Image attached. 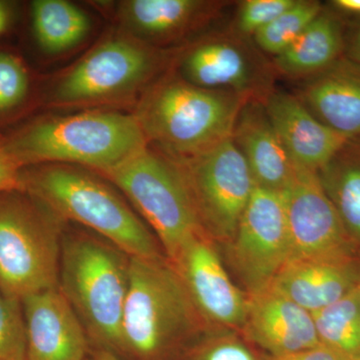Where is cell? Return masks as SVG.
<instances>
[{"label":"cell","mask_w":360,"mask_h":360,"mask_svg":"<svg viewBox=\"0 0 360 360\" xmlns=\"http://www.w3.org/2000/svg\"><path fill=\"white\" fill-rule=\"evenodd\" d=\"M4 146L23 168L58 163L101 174L148 143L134 115L92 110L37 120Z\"/></svg>","instance_id":"1"},{"label":"cell","mask_w":360,"mask_h":360,"mask_svg":"<svg viewBox=\"0 0 360 360\" xmlns=\"http://www.w3.org/2000/svg\"><path fill=\"white\" fill-rule=\"evenodd\" d=\"M245 97L201 89L177 75L155 80L134 113L148 146L168 158H187L231 137Z\"/></svg>","instance_id":"2"},{"label":"cell","mask_w":360,"mask_h":360,"mask_svg":"<svg viewBox=\"0 0 360 360\" xmlns=\"http://www.w3.org/2000/svg\"><path fill=\"white\" fill-rule=\"evenodd\" d=\"M22 191L63 221L84 225L130 257H163L160 243L141 217L87 170L58 163L25 167Z\"/></svg>","instance_id":"3"},{"label":"cell","mask_w":360,"mask_h":360,"mask_svg":"<svg viewBox=\"0 0 360 360\" xmlns=\"http://www.w3.org/2000/svg\"><path fill=\"white\" fill-rule=\"evenodd\" d=\"M130 257L103 238L85 233L61 238L58 288L89 340L120 354L129 288Z\"/></svg>","instance_id":"4"},{"label":"cell","mask_w":360,"mask_h":360,"mask_svg":"<svg viewBox=\"0 0 360 360\" xmlns=\"http://www.w3.org/2000/svg\"><path fill=\"white\" fill-rule=\"evenodd\" d=\"M205 326L174 265L165 257H130L120 352L158 360Z\"/></svg>","instance_id":"5"},{"label":"cell","mask_w":360,"mask_h":360,"mask_svg":"<svg viewBox=\"0 0 360 360\" xmlns=\"http://www.w3.org/2000/svg\"><path fill=\"white\" fill-rule=\"evenodd\" d=\"M63 221L22 191L0 193V291L22 300L58 288Z\"/></svg>","instance_id":"6"},{"label":"cell","mask_w":360,"mask_h":360,"mask_svg":"<svg viewBox=\"0 0 360 360\" xmlns=\"http://www.w3.org/2000/svg\"><path fill=\"white\" fill-rule=\"evenodd\" d=\"M101 174L148 222L169 262L191 239L206 233L179 168L150 146Z\"/></svg>","instance_id":"7"},{"label":"cell","mask_w":360,"mask_h":360,"mask_svg":"<svg viewBox=\"0 0 360 360\" xmlns=\"http://www.w3.org/2000/svg\"><path fill=\"white\" fill-rule=\"evenodd\" d=\"M170 59L127 33L104 40L56 85L58 106L112 105L141 97Z\"/></svg>","instance_id":"8"},{"label":"cell","mask_w":360,"mask_h":360,"mask_svg":"<svg viewBox=\"0 0 360 360\" xmlns=\"http://www.w3.org/2000/svg\"><path fill=\"white\" fill-rule=\"evenodd\" d=\"M169 160L184 177L207 236L231 243L255 186L231 137L195 155Z\"/></svg>","instance_id":"9"},{"label":"cell","mask_w":360,"mask_h":360,"mask_svg":"<svg viewBox=\"0 0 360 360\" xmlns=\"http://www.w3.org/2000/svg\"><path fill=\"white\" fill-rule=\"evenodd\" d=\"M177 75L189 84L231 92L264 103L274 91L276 72L252 39L227 30L201 39L182 49Z\"/></svg>","instance_id":"10"},{"label":"cell","mask_w":360,"mask_h":360,"mask_svg":"<svg viewBox=\"0 0 360 360\" xmlns=\"http://www.w3.org/2000/svg\"><path fill=\"white\" fill-rule=\"evenodd\" d=\"M229 245L232 265L248 288V295L269 288L290 258L281 193L255 186Z\"/></svg>","instance_id":"11"},{"label":"cell","mask_w":360,"mask_h":360,"mask_svg":"<svg viewBox=\"0 0 360 360\" xmlns=\"http://www.w3.org/2000/svg\"><path fill=\"white\" fill-rule=\"evenodd\" d=\"M281 196L290 233V260L356 257L359 245L348 233L317 172L297 167Z\"/></svg>","instance_id":"12"},{"label":"cell","mask_w":360,"mask_h":360,"mask_svg":"<svg viewBox=\"0 0 360 360\" xmlns=\"http://www.w3.org/2000/svg\"><path fill=\"white\" fill-rule=\"evenodd\" d=\"M169 262L205 324L243 328L248 295L232 283L213 245V239L206 233L200 234Z\"/></svg>","instance_id":"13"},{"label":"cell","mask_w":360,"mask_h":360,"mask_svg":"<svg viewBox=\"0 0 360 360\" xmlns=\"http://www.w3.org/2000/svg\"><path fill=\"white\" fill-rule=\"evenodd\" d=\"M26 330L25 360H86L89 335L59 288L21 300Z\"/></svg>","instance_id":"14"},{"label":"cell","mask_w":360,"mask_h":360,"mask_svg":"<svg viewBox=\"0 0 360 360\" xmlns=\"http://www.w3.org/2000/svg\"><path fill=\"white\" fill-rule=\"evenodd\" d=\"M231 2L214 0H123L116 16L127 34L161 49L217 20Z\"/></svg>","instance_id":"15"},{"label":"cell","mask_w":360,"mask_h":360,"mask_svg":"<svg viewBox=\"0 0 360 360\" xmlns=\"http://www.w3.org/2000/svg\"><path fill=\"white\" fill-rule=\"evenodd\" d=\"M264 103L296 167L319 172L350 139L315 117L295 94L274 89Z\"/></svg>","instance_id":"16"},{"label":"cell","mask_w":360,"mask_h":360,"mask_svg":"<svg viewBox=\"0 0 360 360\" xmlns=\"http://www.w3.org/2000/svg\"><path fill=\"white\" fill-rule=\"evenodd\" d=\"M241 329L248 340L270 356L295 354L321 345L311 314L271 288L248 295Z\"/></svg>","instance_id":"17"},{"label":"cell","mask_w":360,"mask_h":360,"mask_svg":"<svg viewBox=\"0 0 360 360\" xmlns=\"http://www.w3.org/2000/svg\"><path fill=\"white\" fill-rule=\"evenodd\" d=\"M359 281L356 257L291 259L269 288L312 314L338 302L356 288Z\"/></svg>","instance_id":"18"},{"label":"cell","mask_w":360,"mask_h":360,"mask_svg":"<svg viewBox=\"0 0 360 360\" xmlns=\"http://www.w3.org/2000/svg\"><path fill=\"white\" fill-rule=\"evenodd\" d=\"M231 139L248 163L255 186L283 193L297 167L279 141L262 101H248L243 104Z\"/></svg>","instance_id":"19"},{"label":"cell","mask_w":360,"mask_h":360,"mask_svg":"<svg viewBox=\"0 0 360 360\" xmlns=\"http://www.w3.org/2000/svg\"><path fill=\"white\" fill-rule=\"evenodd\" d=\"M296 96L310 112L348 139H360V65L345 56L302 80Z\"/></svg>","instance_id":"20"},{"label":"cell","mask_w":360,"mask_h":360,"mask_svg":"<svg viewBox=\"0 0 360 360\" xmlns=\"http://www.w3.org/2000/svg\"><path fill=\"white\" fill-rule=\"evenodd\" d=\"M333 8L323 7L304 32L274 58L276 75L304 80L328 70L345 56V21Z\"/></svg>","instance_id":"21"},{"label":"cell","mask_w":360,"mask_h":360,"mask_svg":"<svg viewBox=\"0 0 360 360\" xmlns=\"http://www.w3.org/2000/svg\"><path fill=\"white\" fill-rule=\"evenodd\" d=\"M317 174L348 233L359 245L360 139H350Z\"/></svg>","instance_id":"22"},{"label":"cell","mask_w":360,"mask_h":360,"mask_svg":"<svg viewBox=\"0 0 360 360\" xmlns=\"http://www.w3.org/2000/svg\"><path fill=\"white\" fill-rule=\"evenodd\" d=\"M32 18L37 44L49 54L75 49L91 28L85 11L65 0H35L32 4Z\"/></svg>","instance_id":"23"},{"label":"cell","mask_w":360,"mask_h":360,"mask_svg":"<svg viewBox=\"0 0 360 360\" xmlns=\"http://www.w3.org/2000/svg\"><path fill=\"white\" fill-rule=\"evenodd\" d=\"M357 285L338 302L311 314L321 345L345 360L360 359V297Z\"/></svg>","instance_id":"24"},{"label":"cell","mask_w":360,"mask_h":360,"mask_svg":"<svg viewBox=\"0 0 360 360\" xmlns=\"http://www.w3.org/2000/svg\"><path fill=\"white\" fill-rule=\"evenodd\" d=\"M323 7L315 0H295L292 6L260 30L253 37V42L265 56L276 58L304 32Z\"/></svg>","instance_id":"25"},{"label":"cell","mask_w":360,"mask_h":360,"mask_svg":"<svg viewBox=\"0 0 360 360\" xmlns=\"http://www.w3.org/2000/svg\"><path fill=\"white\" fill-rule=\"evenodd\" d=\"M26 330L21 300L0 291V360H25Z\"/></svg>","instance_id":"26"},{"label":"cell","mask_w":360,"mask_h":360,"mask_svg":"<svg viewBox=\"0 0 360 360\" xmlns=\"http://www.w3.org/2000/svg\"><path fill=\"white\" fill-rule=\"evenodd\" d=\"M295 0H245L239 2L231 32L243 39H252L260 30L292 6Z\"/></svg>","instance_id":"27"},{"label":"cell","mask_w":360,"mask_h":360,"mask_svg":"<svg viewBox=\"0 0 360 360\" xmlns=\"http://www.w3.org/2000/svg\"><path fill=\"white\" fill-rule=\"evenodd\" d=\"M28 90V75L20 59L0 52V111L18 105Z\"/></svg>","instance_id":"28"},{"label":"cell","mask_w":360,"mask_h":360,"mask_svg":"<svg viewBox=\"0 0 360 360\" xmlns=\"http://www.w3.org/2000/svg\"><path fill=\"white\" fill-rule=\"evenodd\" d=\"M187 360H257L236 335L217 333L205 338L189 352Z\"/></svg>","instance_id":"29"},{"label":"cell","mask_w":360,"mask_h":360,"mask_svg":"<svg viewBox=\"0 0 360 360\" xmlns=\"http://www.w3.org/2000/svg\"><path fill=\"white\" fill-rule=\"evenodd\" d=\"M23 167L0 144V193L22 191Z\"/></svg>","instance_id":"30"},{"label":"cell","mask_w":360,"mask_h":360,"mask_svg":"<svg viewBox=\"0 0 360 360\" xmlns=\"http://www.w3.org/2000/svg\"><path fill=\"white\" fill-rule=\"evenodd\" d=\"M269 360H345L333 350L319 345L295 354L269 356Z\"/></svg>","instance_id":"31"},{"label":"cell","mask_w":360,"mask_h":360,"mask_svg":"<svg viewBox=\"0 0 360 360\" xmlns=\"http://www.w3.org/2000/svg\"><path fill=\"white\" fill-rule=\"evenodd\" d=\"M345 56L360 65V22L345 37Z\"/></svg>","instance_id":"32"},{"label":"cell","mask_w":360,"mask_h":360,"mask_svg":"<svg viewBox=\"0 0 360 360\" xmlns=\"http://www.w3.org/2000/svg\"><path fill=\"white\" fill-rule=\"evenodd\" d=\"M329 6L342 18L349 16L360 20V0H333Z\"/></svg>","instance_id":"33"},{"label":"cell","mask_w":360,"mask_h":360,"mask_svg":"<svg viewBox=\"0 0 360 360\" xmlns=\"http://www.w3.org/2000/svg\"><path fill=\"white\" fill-rule=\"evenodd\" d=\"M11 8L6 2L0 1V34L6 30L11 21Z\"/></svg>","instance_id":"34"},{"label":"cell","mask_w":360,"mask_h":360,"mask_svg":"<svg viewBox=\"0 0 360 360\" xmlns=\"http://www.w3.org/2000/svg\"><path fill=\"white\" fill-rule=\"evenodd\" d=\"M96 360H124L120 355L113 354V352H108V350L101 349V352H97L96 355Z\"/></svg>","instance_id":"35"},{"label":"cell","mask_w":360,"mask_h":360,"mask_svg":"<svg viewBox=\"0 0 360 360\" xmlns=\"http://www.w3.org/2000/svg\"><path fill=\"white\" fill-rule=\"evenodd\" d=\"M357 286H359V297H360V281H359V285H357Z\"/></svg>","instance_id":"36"},{"label":"cell","mask_w":360,"mask_h":360,"mask_svg":"<svg viewBox=\"0 0 360 360\" xmlns=\"http://www.w3.org/2000/svg\"><path fill=\"white\" fill-rule=\"evenodd\" d=\"M86 360H96V359H87Z\"/></svg>","instance_id":"37"},{"label":"cell","mask_w":360,"mask_h":360,"mask_svg":"<svg viewBox=\"0 0 360 360\" xmlns=\"http://www.w3.org/2000/svg\"><path fill=\"white\" fill-rule=\"evenodd\" d=\"M356 360H360V359H356Z\"/></svg>","instance_id":"38"}]
</instances>
